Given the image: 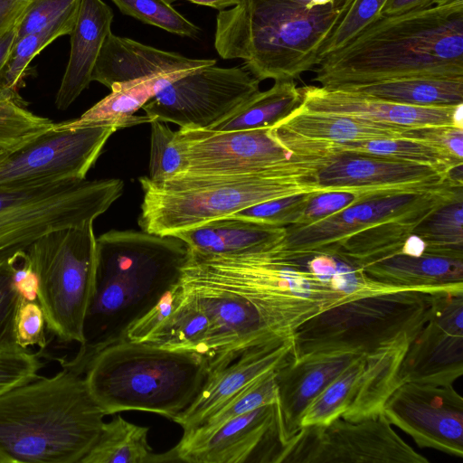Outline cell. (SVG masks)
<instances>
[{"instance_id":"6da1fadb","label":"cell","mask_w":463,"mask_h":463,"mask_svg":"<svg viewBox=\"0 0 463 463\" xmlns=\"http://www.w3.org/2000/svg\"><path fill=\"white\" fill-rule=\"evenodd\" d=\"M313 81L342 89L411 77H463V0L382 15L325 56Z\"/></svg>"},{"instance_id":"7a4b0ae2","label":"cell","mask_w":463,"mask_h":463,"mask_svg":"<svg viewBox=\"0 0 463 463\" xmlns=\"http://www.w3.org/2000/svg\"><path fill=\"white\" fill-rule=\"evenodd\" d=\"M97 241L94 294L76 356L61 364L77 373L100 349L125 339L128 326L181 280L188 245L174 235L111 230Z\"/></svg>"},{"instance_id":"3957f363","label":"cell","mask_w":463,"mask_h":463,"mask_svg":"<svg viewBox=\"0 0 463 463\" xmlns=\"http://www.w3.org/2000/svg\"><path fill=\"white\" fill-rule=\"evenodd\" d=\"M354 0H241L216 17L214 47L257 80H295L320 52Z\"/></svg>"},{"instance_id":"277c9868","label":"cell","mask_w":463,"mask_h":463,"mask_svg":"<svg viewBox=\"0 0 463 463\" xmlns=\"http://www.w3.org/2000/svg\"><path fill=\"white\" fill-rule=\"evenodd\" d=\"M107 414L84 378L63 367L0 394V463H79Z\"/></svg>"},{"instance_id":"5b68a950","label":"cell","mask_w":463,"mask_h":463,"mask_svg":"<svg viewBox=\"0 0 463 463\" xmlns=\"http://www.w3.org/2000/svg\"><path fill=\"white\" fill-rule=\"evenodd\" d=\"M281 240L236 255L190 250L181 282L192 293L224 292L250 300L279 336L290 338L317 314L353 298L320 281L307 267V255L284 250Z\"/></svg>"},{"instance_id":"8992f818","label":"cell","mask_w":463,"mask_h":463,"mask_svg":"<svg viewBox=\"0 0 463 463\" xmlns=\"http://www.w3.org/2000/svg\"><path fill=\"white\" fill-rule=\"evenodd\" d=\"M83 374L91 396L107 415L142 411L173 420L196 397L208 365L195 352L125 338L98 351Z\"/></svg>"},{"instance_id":"52a82bcc","label":"cell","mask_w":463,"mask_h":463,"mask_svg":"<svg viewBox=\"0 0 463 463\" xmlns=\"http://www.w3.org/2000/svg\"><path fill=\"white\" fill-rule=\"evenodd\" d=\"M318 170L294 168L249 175H181L163 182L139 178L144 199L138 225L157 235H174L226 218L269 200L314 191Z\"/></svg>"},{"instance_id":"ba28073f","label":"cell","mask_w":463,"mask_h":463,"mask_svg":"<svg viewBox=\"0 0 463 463\" xmlns=\"http://www.w3.org/2000/svg\"><path fill=\"white\" fill-rule=\"evenodd\" d=\"M435 295L409 289L353 298L334 305L294 331L291 359L370 356L410 345L428 320Z\"/></svg>"},{"instance_id":"9c48e42d","label":"cell","mask_w":463,"mask_h":463,"mask_svg":"<svg viewBox=\"0 0 463 463\" xmlns=\"http://www.w3.org/2000/svg\"><path fill=\"white\" fill-rule=\"evenodd\" d=\"M93 222L51 232L27 250L38 282L47 331L62 343L84 342V323L96 282Z\"/></svg>"},{"instance_id":"30bf717a","label":"cell","mask_w":463,"mask_h":463,"mask_svg":"<svg viewBox=\"0 0 463 463\" xmlns=\"http://www.w3.org/2000/svg\"><path fill=\"white\" fill-rule=\"evenodd\" d=\"M123 188L120 179L85 178L0 189V269L45 234L94 222Z\"/></svg>"},{"instance_id":"8fae6325","label":"cell","mask_w":463,"mask_h":463,"mask_svg":"<svg viewBox=\"0 0 463 463\" xmlns=\"http://www.w3.org/2000/svg\"><path fill=\"white\" fill-rule=\"evenodd\" d=\"M175 143L186 162V175H249L294 168L320 170L334 158L294 153L273 128L213 131L180 128ZM183 174V175H184Z\"/></svg>"},{"instance_id":"7c38bea8","label":"cell","mask_w":463,"mask_h":463,"mask_svg":"<svg viewBox=\"0 0 463 463\" xmlns=\"http://www.w3.org/2000/svg\"><path fill=\"white\" fill-rule=\"evenodd\" d=\"M463 197V181L450 177L438 184L393 190L353 204L313 224L290 229L284 250L298 255L334 256L337 245L354 232L392 220L428 216L440 205Z\"/></svg>"},{"instance_id":"4fadbf2b","label":"cell","mask_w":463,"mask_h":463,"mask_svg":"<svg viewBox=\"0 0 463 463\" xmlns=\"http://www.w3.org/2000/svg\"><path fill=\"white\" fill-rule=\"evenodd\" d=\"M134 121L109 120L78 127L63 122L0 162V189L85 179L109 137Z\"/></svg>"},{"instance_id":"5bb4252c","label":"cell","mask_w":463,"mask_h":463,"mask_svg":"<svg viewBox=\"0 0 463 463\" xmlns=\"http://www.w3.org/2000/svg\"><path fill=\"white\" fill-rule=\"evenodd\" d=\"M383 412L358 420L339 417L301 427L278 463H429L391 427Z\"/></svg>"},{"instance_id":"9a60e30c","label":"cell","mask_w":463,"mask_h":463,"mask_svg":"<svg viewBox=\"0 0 463 463\" xmlns=\"http://www.w3.org/2000/svg\"><path fill=\"white\" fill-rule=\"evenodd\" d=\"M260 91L245 67L205 66L172 82L142 108L152 120L209 129Z\"/></svg>"},{"instance_id":"2e32d148","label":"cell","mask_w":463,"mask_h":463,"mask_svg":"<svg viewBox=\"0 0 463 463\" xmlns=\"http://www.w3.org/2000/svg\"><path fill=\"white\" fill-rule=\"evenodd\" d=\"M383 412L420 448L463 457V398L453 384L401 383Z\"/></svg>"},{"instance_id":"e0dca14e","label":"cell","mask_w":463,"mask_h":463,"mask_svg":"<svg viewBox=\"0 0 463 463\" xmlns=\"http://www.w3.org/2000/svg\"><path fill=\"white\" fill-rule=\"evenodd\" d=\"M463 374V294L438 293L402 360L400 382L449 385Z\"/></svg>"},{"instance_id":"ac0fdd59","label":"cell","mask_w":463,"mask_h":463,"mask_svg":"<svg viewBox=\"0 0 463 463\" xmlns=\"http://www.w3.org/2000/svg\"><path fill=\"white\" fill-rule=\"evenodd\" d=\"M282 448L276 402L232 418L204 435L182 438L173 450L176 461L190 463H278Z\"/></svg>"},{"instance_id":"d6986e66","label":"cell","mask_w":463,"mask_h":463,"mask_svg":"<svg viewBox=\"0 0 463 463\" xmlns=\"http://www.w3.org/2000/svg\"><path fill=\"white\" fill-rule=\"evenodd\" d=\"M192 294L196 297L211 324L208 373L250 347L275 339H288L279 336L260 310L244 298L224 292Z\"/></svg>"},{"instance_id":"ffe728a7","label":"cell","mask_w":463,"mask_h":463,"mask_svg":"<svg viewBox=\"0 0 463 463\" xmlns=\"http://www.w3.org/2000/svg\"><path fill=\"white\" fill-rule=\"evenodd\" d=\"M290 354V338L271 340L245 350L209 372L194 400L173 420L183 428L184 433L192 430L240 390L285 364Z\"/></svg>"},{"instance_id":"44dd1931","label":"cell","mask_w":463,"mask_h":463,"mask_svg":"<svg viewBox=\"0 0 463 463\" xmlns=\"http://www.w3.org/2000/svg\"><path fill=\"white\" fill-rule=\"evenodd\" d=\"M300 89L303 94L301 108L311 112L356 117L407 128L437 125L463 127V104L452 107H418L321 86Z\"/></svg>"},{"instance_id":"7402d4cb","label":"cell","mask_w":463,"mask_h":463,"mask_svg":"<svg viewBox=\"0 0 463 463\" xmlns=\"http://www.w3.org/2000/svg\"><path fill=\"white\" fill-rule=\"evenodd\" d=\"M216 64L212 59H193L163 51L110 33L96 61L91 80L109 89L156 75L194 71Z\"/></svg>"},{"instance_id":"603a6c76","label":"cell","mask_w":463,"mask_h":463,"mask_svg":"<svg viewBox=\"0 0 463 463\" xmlns=\"http://www.w3.org/2000/svg\"><path fill=\"white\" fill-rule=\"evenodd\" d=\"M358 356L335 354L294 361L290 354L289 359L276 369L283 447L301 429V418L309 403Z\"/></svg>"},{"instance_id":"cb8c5ba5","label":"cell","mask_w":463,"mask_h":463,"mask_svg":"<svg viewBox=\"0 0 463 463\" xmlns=\"http://www.w3.org/2000/svg\"><path fill=\"white\" fill-rule=\"evenodd\" d=\"M450 177L430 165L353 153H343L316 176L322 189L437 184Z\"/></svg>"},{"instance_id":"d4e9b609","label":"cell","mask_w":463,"mask_h":463,"mask_svg":"<svg viewBox=\"0 0 463 463\" xmlns=\"http://www.w3.org/2000/svg\"><path fill=\"white\" fill-rule=\"evenodd\" d=\"M112 9L102 0H80L78 16L70 34L71 52L56 94L55 106L67 109L87 89L107 36L112 33Z\"/></svg>"},{"instance_id":"484cf974","label":"cell","mask_w":463,"mask_h":463,"mask_svg":"<svg viewBox=\"0 0 463 463\" xmlns=\"http://www.w3.org/2000/svg\"><path fill=\"white\" fill-rule=\"evenodd\" d=\"M362 269L381 283L431 294H463V258L396 253Z\"/></svg>"},{"instance_id":"4316f807","label":"cell","mask_w":463,"mask_h":463,"mask_svg":"<svg viewBox=\"0 0 463 463\" xmlns=\"http://www.w3.org/2000/svg\"><path fill=\"white\" fill-rule=\"evenodd\" d=\"M285 227L221 218L174 234L191 250L204 255H236L260 250L284 238Z\"/></svg>"},{"instance_id":"83f0119b","label":"cell","mask_w":463,"mask_h":463,"mask_svg":"<svg viewBox=\"0 0 463 463\" xmlns=\"http://www.w3.org/2000/svg\"><path fill=\"white\" fill-rule=\"evenodd\" d=\"M275 127L304 137L334 143L402 138L408 128L356 117L311 112L303 108Z\"/></svg>"},{"instance_id":"f1b7e54d","label":"cell","mask_w":463,"mask_h":463,"mask_svg":"<svg viewBox=\"0 0 463 463\" xmlns=\"http://www.w3.org/2000/svg\"><path fill=\"white\" fill-rule=\"evenodd\" d=\"M335 90L418 107H452L463 104V77H411Z\"/></svg>"},{"instance_id":"f546056e","label":"cell","mask_w":463,"mask_h":463,"mask_svg":"<svg viewBox=\"0 0 463 463\" xmlns=\"http://www.w3.org/2000/svg\"><path fill=\"white\" fill-rule=\"evenodd\" d=\"M191 71H193L160 74L115 86L108 96L89 109L79 118L62 122L68 127L109 120L134 121L137 124L150 123L151 119L146 115L135 116V112L142 109L165 87Z\"/></svg>"},{"instance_id":"4dcf8cb0","label":"cell","mask_w":463,"mask_h":463,"mask_svg":"<svg viewBox=\"0 0 463 463\" xmlns=\"http://www.w3.org/2000/svg\"><path fill=\"white\" fill-rule=\"evenodd\" d=\"M303 105V94L294 80H277L259 91L232 114L213 125V131H238L273 128Z\"/></svg>"},{"instance_id":"1f68e13d","label":"cell","mask_w":463,"mask_h":463,"mask_svg":"<svg viewBox=\"0 0 463 463\" xmlns=\"http://www.w3.org/2000/svg\"><path fill=\"white\" fill-rule=\"evenodd\" d=\"M148 432L149 427L131 423L118 414L104 422L96 443L80 463L176 462L173 449L163 454L153 452Z\"/></svg>"},{"instance_id":"d6a6232c","label":"cell","mask_w":463,"mask_h":463,"mask_svg":"<svg viewBox=\"0 0 463 463\" xmlns=\"http://www.w3.org/2000/svg\"><path fill=\"white\" fill-rule=\"evenodd\" d=\"M408 346L385 350L367 357L353 400L342 418L358 420L383 412L385 402L402 383L398 373Z\"/></svg>"},{"instance_id":"836d02e7","label":"cell","mask_w":463,"mask_h":463,"mask_svg":"<svg viewBox=\"0 0 463 463\" xmlns=\"http://www.w3.org/2000/svg\"><path fill=\"white\" fill-rule=\"evenodd\" d=\"M185 293L182 306L145 343L169 350L198 353L206 359L208 365L211 355L210 320L196 297L186 290Z\"/></svg>"},{"instance_id":"e575fe53","label":"cell","mask_w":463,"mask_h":463,"mask_svg":"<svg viewBox=\"0 0 463 463\" xmlns=\"http://www.w3.org/2000/svg\"><path fill=\"white\" fill-rule=\"evenodd\" d=\"M337 146L341 154L353 153L430 165L444 174H449L453 168L463 165V160L443 149L407 138L337 143Z\"/></svg>"},{"instance_id":"d590c367","label":"cell","mask_w":463,"mask_h":463,"mask_svg":"<svg viewBox=\"0 0 463 463\" xmlns=\"http://www.w3.org/2000/svg\"><path fill=\"white\" fill-rule=\"evenodd\" d=\"M80 0L43 30L17 38L0 77V87L17 93L32 60L55 39L70 35L79 13Z\"/></svg>"},{"instance_id":"8d00e7d4","label":"cell","mask_w":463,"mask_h":463,"mask_svg":"<svg viewBox=\"0 0 463 463\" xmlns=\"http://www.w3.org/2000/svg\"><path fill=\"white\" fill-rule=\"evenodd\" d=\"M411 234L424 242V253L463 258V197L438 207Z\"/></svg>"},{"instance_id":"74e56055","label":"cell","mask_w":463,"mask_h":463,"mask_svg":"<svg viewBox=\"0 0 463 463\" xmlns=\"http://www.w3.org/2000/svg\"><path fill=\"white\" fill-rule=\"evenodd\" d=\"M54 122L28 110L18 93L0 87V149L8 153L25 146L51 129Z\"/></svg>"},{"instance_id":"f35d334b","label":"cell","mask_w":463,"mask_h":463,"mask_svg":"<svg viewBox=\"0 0 463 463\" xmlns=\"http://www.w3.org/2000/svg\"><path fill=\"white\" fill-rule=\"evenodd\" d=\"M277 402L276 370H271L229 398L211 412L196 428L183 433L182 438L204 435L232 418Z\"/></svg>"},{"instance_id":"ab89813d","label":"cell","mask_w":463,"mask_h":463,"mask_svg":"<svg viewBox=\"0 0 463 463\" xmlns=\"http://www.w3.org/2000/svg\"><path fill=\"white\" fill-rule=\"evenodd\" d=\"M368 356H358L307 407L300 426L326 424L347 410L353 400Z\"/></svg>"},{"instance_id":"60d3db41","label":"cell","mask_w":463,"mask_h":463,"mask_svg":"<svg viewBox=\"0 0 463 463\" xmlns=\"http://www.w3.org/2000/svg\"><path fill=\"white\" fill-rule=\"evenodd\" d=\"M422 184L388 187H357L316 192L307 204L301 217L286 228L305 227L327 218L344 209L393 190L411 188Z\"/></svg>"},{"instance_id":"b9f144b4","label":"cell","mask_w":463,"mask_h":463,"mask_svg":"<svg viewBox=\"0 0 463 463\" xmlns=\"http://www.w3.org/2000/svg\"><path fill=\"white\" fill-rule=\"evenodd\" d=\"M126 15L169 33L195 37L199 28L182 15L169 0H111Z\"/></svg>"},{"instance_id":"7bdbcfd3","label":"cell","mask_w":463,"mask_h":463,"mask_svg":"<svg viewBox=\"0 0 463 463\" xmlns=\"http://www.w3.org/2000/svg\"><path fill=\"white\" fill-rule=\"evenodd\" d=\"M149 176L153 182H163L186 171V162L175 143V131L162 121L152 120Z\"/></svg>"},{"instance_id":"ee69618b","label":"cell","mask_w":463,"mask_h":463,"mask_svg":"<svg viewBox=\"0 0 463 463\" xmlns=\"http://www.w3.org/2000/svg\"><path fill=\"white\" fill-rule=\"evenodd\" d=\"M316 192L296 194L262 202L242 209L228 218L242 219L258 223L286 227L294 224L302 215Z\"/></svg>"},{"instance_id":"f6af8a7d","label":"cell","mask_w":463,"mask_h":463,"mask_svg":"<svg viewBox=\"0 0 463 463\" xmlns=\"http://www.w3.org/2000/svg\"><path fill=\"white\" fill-rule=\"evenodd\" d=\"M387 1L354 0L339 24L325 43L320 52V61L345 46L366 26L380 18Z\"/></svg>"},{"instance_id":"bcb514c9","label":"cell","mask_w":463,"mask_h":463,"mask_svg":"<svg viewBox=\"0 0 463 463\" xmlns=\"http://www.w3.org/2000/svg\"><path fill=\"white\" fill-rule=\"evenodd\" d=\"M185 297L186 293L180 280L167 289L151 308L128 326L126 339L137 343L146 342L173 317Z\"/></svg>"},{"instance_id":"7dc6e473","label":"cell","mask_w":463,"mask_h":463,"mask_svg":"<svg viewBox=\"0 0 463 463\" xmlns=\"http://www.w3.org/2000/svg\"><path fill=\"white\" fill-rule=\"evenodd\" d=\"M43 365L29 349H0V394L35 380Z\"/></svg>"},{"instance_id":"c3c4849f","label":"cell","mask_w":463,"mask_h":463,"mask_svg":"<svg viewBox=\"0 0 463 463\" xmlns=\"http://www.w3.org/2000/svg\"><path fill=\"white\" fill-rule=\"evenodd\" d=\"M45 329L46 320L39 302L20 298L14 322L16 345L24 349L32 346L44 349L47 345Z\"/></svg>"},{"instance_id":"681fc988","label":"cell","mask_w":463,"mask_h":463,"mask_svg":"<svg viewBox=\"0 0 463 463\" xmlns=\"http://www.w3.org/2000/svg\"><path fill=\"white\" fill-rule=\"evenodd\" d=\"M20 297L12 283L8 264L0 269V349L19 347L15 342L14 322Z\"/></svg>"},{"instance_id":"f907efd6","label":"cell","mask_w":463,"mask_h":463,"mask_svg":"<svg viewBox=\"0 0 463 463\" xmlns=\"http://www.w3.org/2000/svg\"><path fill=\"white\" fill-rule=\"evenodd\" d=\"M402 138L437 146L463 160V127L437 125L408 128Z\"/></svg>"},{"instance_id":"816d5d0a","label":"cell","mask_w":463,"mask_h":463,"mask_svg":"<svg viewBox=\"0 0 463 463\" xmlns=\"http://www.w3.org/2000/svg\"><path fill=\"white\" fill-rule=\"evenodd\" d=\"M80 0H31L21 21L17 38L43 30Z\"/></svg>"},{"instance_id":"f5cc1de1","label":"cell","mask_w":463,"mask_h":463,"mask_svg":"<svg viewBox=\"0 0 463 463\" xmlns=\"http://www.w3.org/2000/svg\"><path fill=\"white\" fill-rule=\"evenodd\" d=\"M12 270V283L21 299L37 301L39 282L32 269L26 250L17 254L8 263Z\"/></svg>"},{"instance_id":"db71d44e","label":"cell","mask_w":463,"mask_h":463,"mask_svg":"<svg viewBox=\"0 0 463 463\" xmlns=\"http://www.w3.org/2000/svg\"><path fill=\"white\" fill-rule=\"evenodd\" d=\"M31 0H0V37L24 17Z\"/></svg>"},{"instance_id":"11a10c76","label":"cell","mask_w":463,"mask_h":463,"mask_svg":"<svg viewBox=\"0 0 463 463\" xmlns=\"http://www.w3.org/2000/svg\"><path fill=\"white\" fill-rule=\"evenodd\" d=\"M433 1L435 0H388L381 12V16L405 13L425 6Z\"/></svg>"},{"instance_id":"9f6ffc18","label":"cell","mask_w":463,"mask_h":463,"mask_svg":"<svg viewBox=\"0 0 463 463\" xmlns=\"http://www.w3.org/2000/svg\"><path fill=\"white\" fill-rule=\"evenodd\" d=\"M21 21L22 20L16 23L13 27H11L6 33H5L0 37V77L8 61V59L11 55L15 41L17 39Z\"/></svg>"},{"instance_id":"6f0895ef","label":"cell","mask_w":463,"mask_h":463,"mask_svg":"<svg viewBox=\"0 0 463 463\" xmlns=\"http://www.w3.org/2000/svg\"><path fill=\"white\" fill-rule=\"evenodd\" d=\"M194 4L206 5L220 11L225 10L227 7L236 5L241 0H186Z\"/></svg>"},{"instance_id":"680465c9","label":"cell","mask_w":463,"mask_h":463,"mask_svg":"<svg viewBox=\"0 0 463 463\" xmlns=\"http://www.w3.org/2000/svg\"><path fill=\"white\" fill-rule=\"evenodd\" d=\"M8 153L0 149V162L6 156Z\"/></svg>"}]
</instances>
